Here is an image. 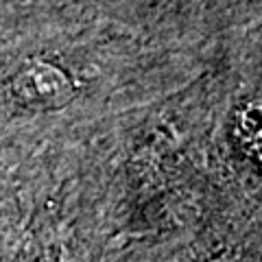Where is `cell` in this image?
Returning a JSON list of instances; mask_svg holds the SVG:
<instances>
[{
	"instance_id": "1",
	"label": "cell",
	"mask_w": 262,
	"mask_h": 262,
	"mask_svg": "<svg viewBox=\"0 0 262 262\" xmlns=\"http://www.w3.org/2000/svg\"><path fill=\"white\" fill-rule=\"evenodd\" d=\"M20 90L31 103L37 105H61L72 94L68 77L51 63H37L24 70L20 77Z\"/></svg>"
},
{
	"instance_id": "2",
	"label": "cell",
	"mask_w": 262,
	"mask_h": 262,
	"mask_svg": "<svg viewBox=\"0 0 262 262\" xmlns=\"http://www.w3.org/2000/svg\"><path fill=\"white\" fill-rule=\"evenodd\" d=\"M236 136L256 164L262 168V103H249L238 112L236 118Z\"/></svg>"
}]
</instances>
